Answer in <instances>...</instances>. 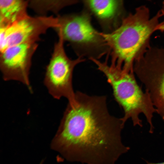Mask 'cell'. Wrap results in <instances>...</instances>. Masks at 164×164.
I'll list each match as a JSON object with an SVG mask.
<instances>
[{"mask_svg": "<svg viewBox=\"0 0 164 164\" xmlns=\"http://www.w3.org/2000/svg\"><path fill=\"white\" fill-rule=\"evenodd\" d=\"M85 9L97 19L106 33H111L121 24L126 16L122 0H85Z\"/></svg>", "mask_w": 164, "mask_h": 164, "instance_id": "9", "label": "cell"}, {"mask_svg": "<svg viewBox=\"0 0 164 164\" xmlns=\"http://www.w3.org/2000/svg\"><path fill=\"white\" fill-rule=\"evenodd\" d=\"M68 103L52 146L67 160L86 164H115L129 150L121 142L124 125L110 114L105 96L77 91Z\"/></svg>", "mask_w": 164, "mask_h": 164, "instance_id": "1", "label": "cell"}, {"mask_svg": "<svg viewBox=\"0 0 164 164\" xmlns=\"http://www.w3.org/2000/svg\"><path fill=\"white\" fill-rule=\"evenodd\" d=\"M91 60L103 72L111 86L114 98L124 111L121 118L123 124L131 118L133 125L142 126V121L139 118L141 113L145 116L150 125V132H153L152 122L153 114L156 112L150 97L145 91L143 92L136 80L134 70H128L105 62L92 59Z\"/></svg>", "mask_w": 164, "mask_h": 164, "instance_id": "3", "label": "cell"}, {"mask_svg": "<svg viewBox=\"0 0 164 164\" xmlns=\"http://www.w3.org/2000/svg\"><path fill=\"white\" fill-rule=\"evenodd\" d=\"M134 71L164 121V48L151 47L135 62Z\"/></svg>", "mask_w": 164, "mask_h": 164, "instance_id": "6", "label": "cell"}, {"mask_svg": "<svg viewBox=\"0 0 164 164\" xmlns=\"http://www.w3.org/2000/svg\"><path fill=\"white\" fill-rule=\"evenodd\" d=\"M29 1L0 0V28L8 26L28 15Z\"/></svg>", "mask_w": 164, "mask_h": 164, "instance_id": "10", "label": "cell"}, {"mask_svg": "<svg viewBox=\"0 0 164 164\" xmlns=\"http://www.w3.org/2000/svg\"><path fill=\"white\" fill-rule=\"evenodd\" d=\"M163 17V20L162 22H160L158 27L157 31L161 32H164V2H163L162 9H161Z\"/></svg>", "mask_w": 164, "mask_h": 164, "instance_id": "12", "label": "cell"}, {"mask_svg": "<svg viewBox=\"0 0 164 164\" xmlns=\"http://www.w3.org/2000/svg\"><path fill=\"white\" fill-rule=\"evenodd\" d=\"M42 162H41V163H40V164H42Z\"/></svg>", "mask_w": 164, "mask_h": 164, "instance_id": "14", "label": "cell"}, {"mask_svg": "<svg viewBox=\"0 0 164 164\" xmlns=\"http://www.w3.org/2000/svg\"><path fill=\"white\" fill-rule=\"evenodd\" d=\"M78 2L77 0H33L29 1V6L40 15L46 16L48 12H51L57 16L63 8Z\"/></svg>", "mask_w": 164, "mask_h": 164, "instance_id": "11", "label": "cell"}, {"mask_svg": "<svg viewBox=\"0 0 164 164\" xmlns=\"http://www.w3.org/2000/svg\"><path fill=\"white\" fill-rule=\"evenodd\" d=\"M57 18L53 16L32 17L28 15L12 24L0 28V50L23 43H36L49 28H54Z\"/></svg>", "mask_w": 164, "mask_h": 164, "instance_id": "7", "label": "cell"}, {"mask_svg": "<svg viewBox=\"0 0 164 164\" xmlns=\"http://www.w3.org/2000/svg\"><path fill=\"white\" fill-rule=\"evenodd\" d=\"M36 43H23L9 47L0 52V69L5 81L19 82L30 89L29 73Z\"/></svg>", "mask_w": 164, "mask_h": 164, "instance_id": "8", "label": "cell"}, {"mask_svg": "<svg viewBox=\"0 0 164 164\" xmlns=\"http://www.w3.org/2000/svg\"><path fill=\"white\" fill-rule=\"evenodd\" d=\"M162 16L160 10L151 18L148 8L141 6L133 13L126 15L112 32H101L110 49L111 64L124 69H133L135 62L151 47V36L157 31Z\"/></svg>", "mask_w": 164, "mask_h": 164, "instance_id": "2", "label": "cell"}, {"mask_svg": "<svg viewBox=\"0 0 164 164\" xmlns=\"http://www.w3.org/2000/svg\"><path fill=\"white\" fill-rule=\"evenodd\" d=\"M147 163V164H164V162H162L159 163H152L148 162Z\"/></svg>", "mask_w": 164, "mask_h": 164, "instance_id": "13", "label": "cell"}, {"mask_svg": "<svg viewBox=\"0 0 164 164\" xmlns=\"http://www.w3.org/2000/svg\"><path fill=\"white\" fill-rule=\"evenodd\" d=\"M58 37L46 68L44 84L53 97L60 99L65 97L69 104H73L76 102L72 84L73 72L75 67L85 59L81 57L74 60L69 58L64 50V42L60 36Z\"/></svg>", "mask_w": 164, "mask_h": 164, "instance_id": "5", "label": "cell"}, {"mask_svg": "<svg viewBox=\"0 0 164 164\" xmlns=\"http://www.w3.org/2000/svg\"><path fill=\"white\" fill-rule=\"evenodd\" d=\"M56 17L57 24L53 29L64 42L69 43L78 57L98 60L109 54V47L101 32L93 26L91 14L87 10Z\"/></svg>", "mask_w": 164, "mask_h": 164, "instance_id": "4", "label": "cell"}]
</instances>
